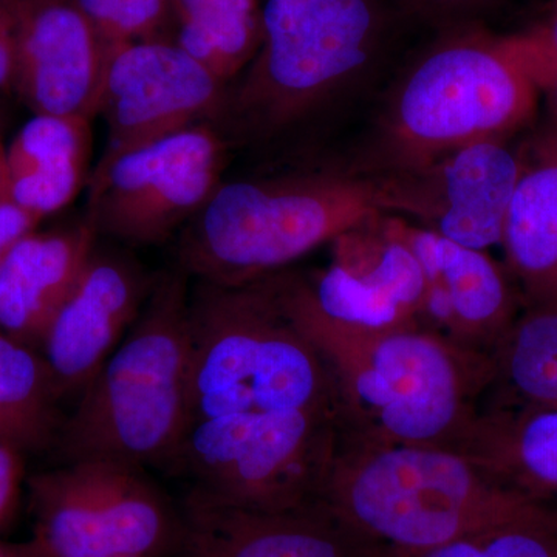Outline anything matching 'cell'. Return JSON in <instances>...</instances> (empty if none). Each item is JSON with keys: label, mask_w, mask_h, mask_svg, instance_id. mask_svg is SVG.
<instances>
[{"label": "cell", "mask_w": 557, "mask_h": 557, "mask_svg": "<svg viewBox=\"0 0 557 557\" xmlns=\"http://www.w3.org/2000/svg\"><path fill=\"white\" fill-rule=\"evenodd\" d=\"M278 299L327 362L351 437L460 450L474 431L468 399L483 375L474 350L418 325L366 329L322 313L310 284L273 274Z\"/></svg>", "instance_id": "obj_1"}, {"label": "cell", "mask_w": 557, "mask_h": 557, "mask_svg": "<svg viewBox=\"0 0 557 557\" xmlns=\"http://www.w3.org/2000/svg\"><path fill=\"white\" fill-rule=\"evenodd\" d=\"M321 502L387 557L417 555L552 511L463 450L354 437L341 450Z\"/></svg>", "instance_id": "obj_2"}, {"label": "cell", "mask_w": 557, "mask_h": 557, "mask_svg": "<svg viewBox=\"0 0 557 557\" xmlns=\"http://www.w3.org/2000/svg\"><path fill=\"white\" fill-rule=\"evenodd\" d=\"M386 212H394L388 178L368 172L310 170L222 182L183 231L180 263L197 281L247 285Z\"/></svg>", "instance_id": "obj_3"}, {"label": "cell", "mask_w": 557, "mask_h": 557, "mask_svg": "<svg viewBox=\"0 0 557 557\" xmlns=\"http://www.w3.org/2000/svg\"><path fill=\"white\" fill-rule=\"evenodd\" d=\"M188 332V429L231 413H344L327 362L288 317L273 276L237 287L197 281Z\"/></svg>", "instance_id": "obj_4"}, {"label": "cell", "mask_w": 557, "mask_h": 557, "mask_svg": "<svg viewBox=\"0 0 557 557\" xmlns=\"http://www.w3.org/2000/svg\"><path fill=\"white\" fill-rule=\"evenodd\" d=\"M392 7L391 0H267L258 54L226 87L211 123L226 141H267L298 126L372 67Z\"/></svg>", "instance_id": "obj_5"}, {"label": "cell", "mask_w": 557, "mask_h": 557, "mask_svg": "<svg viewBox=\"0 0 557 557\" xmlns=\"http://www.w3.org/2000/svg\"><path fill=\"white\" fill-rule=\"evenodd\" d=\"M189 289L185 271L153 285L148 306L64 421L65 463H170L188 432Z\"/></svg>", "instance_id": "obj_6"}, {"label": "cell", "mask_w": 557, "mask_h": 557, "mask_svg": "<svg viewBox=\"0 0 557 557\" xmlns=\"http://www.w3.org/2000/svg\"><path fill=\"white\" fill-rule=\"evenodd\" d=\"M539 94L512 36L465 30L440 40L388 101L380 175L428 170L465 146L505 139L534 115Z\"/></svg>", "instance_id": "obj_7"}, {"label": "cell", "mask_w": 557, "mask_h": 557, "mask_svg": "<svg viewBox=\"0 0 557 557\" xmlns=\"http://www.w3.org/2000/svg\"><path fill=\"white\" fill-rule=\"evenodd\" d=\"M350 435L341 412L231 413L193 424L170 465L223 504L287 511L321 502Z\"/></svg>", "instance_id": "obj_8"}, {"label": "cell", "mask_w": 557, "mask_h": 557, "mask_svg": "<svg viewBox=\"0 0 557 557\" xmlns=\"http://www.w3.org/2000/svg\"><path fill=\"white\" fill-rule=\"evenodd\" d=\"M33 544L44 557H171L182 516L141 467L89 458L28 480Z\"/></svg>", "instance_id": "obj_9"}, {"label": "cell", "mask_w": 557, "mask_h": 557, "mask_svg": "<svg viewBox=\"0 0 557 557\" xmlns=\"http://www.w3.org/2000/svg\"><path fill=\"white\" fill-rule=\"evenodd\" d=\"M228 141L200 123L91 172L87 222L97 234L156 244L188 223L222 183Z\"/></svg>", "instance_id": "obj_10"}, {"label": "cell", "mask_w": 557, "mask_h": 557, "mask_svg": "<svg viewBox=\"0 0 557 557\" xmlns=\"http://www.w3.org/2000/svg\"><path fill=\"white\" fill-rule=\"evenodd\" d=\"M226 84L172 40L150 39L109 50L97 115L106 145L91 172L218 115Z\"/></svg>", "instance_id": "obj_11"}, {"label": "cell", "mask_w": 557, "mask_h": 557, "mask_svg": "<svg viewBox=\"0 0 557 557\" xmlns=\"http://www.w3.org/2000/svg\"><path fill=\"white\" fill-rule=\"evenodd\" d=\"M522 159L505 139L474 143L428 170L387 175L394 212L431 223L432 231L461 247L485 251L502 244Z\"/></svg>", "instance_id": "obj_12"}, {"label": "cell", "mask_w": 557, "mask_h": 557, "mask_svg": "<svg viewBox=\"0 0 557 557\" xmlns=\"http://www.w3.org/2000/svg\"><path fill=\"white\" fill-rule=\"evenodd\" d=\"M108 57L76 0H24L17 9L13 86L35 115L97 116Z\"/></svg>", "instance_id": "obj_13"}, {"label": "cell", "mask_w": 557, "mask_h": 557, "mask_svg": "<svg viewBox=\"0 0 557 557\" xmlns=\"http://www.w3.org/2000/svg\"><path fill=\"white\" fill-rule=\"evenodd\" d=\"M171 557H384L322 502L287 511L233 507L190 487Z\"/></svg>", "instance_id": "obj_14"}, {"label": "cell", "mask_w": 557, "mask_h": 557, "mask_svg": "<svg viewBox=\"0 0 557 557\" xmlns=\"http://www.w3.org/2000/svg\"><path fill=\"white\" fill-rule=\"evenodd\" d=\"M148 287L132 263L95 249L42 344L62 397L89 387L137 319Z\"/></svg>", "instance_id": "obj_15"}, {"label": "cell", "mask_w": 557, "mask_h": 557, "mask_svg": "<svg viewBox=\"0 0 557 557\" xmlns=\"http://www.w3.org/2000/svg\"><path fill=\"white\" fill-rule=\"evenodd\" d=\"M426 278L423 313L449 332L457 346L507 333L512 311L507 277L485 251L461 247L432 230L394 223Z\"/></svg>", "instance_id": "obj_16"}, {"label": "cell", "mask_w": 557, "mask_h": 557, "mask_svg": "<svg viewBox=\"0 0 557 557\" xmlns=\"http://www.w3.org/2000/svg\"><path fill=\"white\" fill-rule=\"evenodd\" d=\"M355 260L338 247L336 260L310 284L314 302L335 321L366 329L417 325L423 313L426 278L423 269L395 230L376 242L372 256Z\"/></svg>", "instance_id": "obj_17"}, {"label": "cell", "mask_w": 557, "mask_h": 557, "mask_svg": "<svg viewBox=\"0 0 557 557\" xmlns=\"http://www.w3.org/2000/svg\"><path fill=\"white\" fill-rule=\"evenodd\" d=\"M90 223L51 234H28L0 263V332L42 347L51 322L72 295L95 251Z\"/></svg>", "instance_id": "obj_18"}, {"label": "cell", "mask_w": 557, "mask_h": 557, "mask_svg": "<svg viewBox=\"0 0 557 557\" xmlns=\"http://www.w3.org/2000/svg\"><path fill=\"white\" fill-rule=\"evenodd\" d=\"M90 145V120L33 116L7 149L10 199L38 220L60 211L89 182Z\"/></svg>", "instance_id": "obj_19"}, {"label": "cell", "mask_w": 557, "mask_h": 557, "mask_svg": "<svg viewBox=\"0 0 557 557\" xmlns=\"http://www.w3.org/2000/svg\"><path fill=\"white\" fill-rule=\"evenodd\" d=\"M502 245L531 306H557V134L522 160Z\"/></svg>", "instance_id": "obj_20"}, {"label": "cell", "mask_w": 557, "mask_h": 557, "mask_svg": "<svg viewBox=\"0 0 557 557\" xmlns=\"http://www.w3.org/2000/svg\"><path fill=\"white\" fill-rule=\"evenodd\" d=\"M463 453L539 502L557 497V408L528 406L502 421H478Z\"/></svg>", "instance_id": "obj_21"}, {"label": "cell", "mask_w": 557, "mask_h": 557, "mask_svg": "<svg viewBox=\"0 0 557 557\" xmlns=\"http://www.w3.org/2000/svg\"><path fill=\"white\" fill-rule=\"evenodd\" d=\"M61 398L46 358L0 332V443L24 456L57 446Z\"/></svg>", "instance_id": "obj_22"}, {"label": "cell", "mask_w": 557, "mask_h": 557, "mask_svg": "<svg viewBox=\"0 0 557 557\" xmlns=\"http://www.w3.org/2000/svg\"><path fill=\"white\" fill-rule=\"evenodd\" d=\"M177 44L226 87L255 60L262 44L258 0H172Z\"/></svg>", "instance_id": "obj_23"}, {"label": "cell", "mask_w": 557, "mask_h": 557, "mask_svg": "<svg viewBox=\"0 0 557 557\" xmlns=\"http://www.w3.org/2000/svg\"><path fill=\"white\" fill-rule=\"evenodd\" d=\"M500 369L528 406L557 408V306H531L507 330Z\"/></svg>", "instance_id": "obj_24"}, {"label": "cell", "mask_w": 557, "mask_h": 557, "mask_svg": "<svg viewBox=\"0 0 557 557\" xmlns=\"http://www.w3.org/2000/svg\"><path fill=\"white\" fill-rule=\"evenodd\" d=\"M108 49L161 39L172 17V0H76Z\"/></svg>", "instance_id": "obj_25"}, {"label": "cell", "mask_w": 557, "mask_h": 557, "mask_svg": "<svg viewBox=\"0 0 557 557\" xmlns=\"http://www.w3.org/2000/svg\"><path fill=\"white\" fill-rule=\"evenodd\" d=\"M474 557H557V515L548 511L475 534Z\"/></svg>", "instance_id": "obj_26"}, {"label": "cell", "mask_w": 557, "mask_h": 557, "mask_svg": "<svg viewBox=\"0 0 557 557\" xmlns=\"http://www.w3.org/2000/svg\"><path fill=\"white\" fill-rule=\"evenodd\" d=\"M516 50L539 91H545L557 109V54L541 28L512 35Z\"/></svg>", "instance_id": "obj_27"}, {"label": "cell", "mask_w": 557, "mask_h": 557, "mask_svg": "<svg viewBox=\"0 0 557 557\" xmlns=\"http://www.w3.org/2000/svg\"><path fill=\"white\" fill-rule=\"evenodd\" d=\"M395 9L434 24H458L494 0H391Z\"/></svg>", "instance_id": "obj_28"}, {"label": "cell", "mask_w": 557, "mask_h": 557, "mask_svg": "<svg viewBox=\"0 0 557 557\" xmlns=\"http://www.w3.org/2000/svg\"><path fill=\"white\" fill-rule=\"evenodd\" d=\"M24 454L0 443V531L13 522L24 482Z\"/></svg>", "instance_id": "obj_29"}, {"label": "cell", "mask_w": 557, "mask_h": 557, "mask_svg": "<svg viewBox=\"0 0 557 557\" xmlns=\"http://www.w3.org/2000/svg\"><path fill=\"white\" fill-rule=\"evenodd\" d=\"M39 220L13 200L0 201V263L11 248L32 233Z\"/></svg>", "instance_id": "obj_30"}, {"label": "cell", "mask_w": 557, "mask_h": 557, "mask_svg": "<svg viewBox=\"0 0 557 557\" xmlns=\"http://www.w3.org/2000/svg\"><path fill=\"white\" fill-rule=\"evenodd\" d=\"M17 11L0 0V90L14 83Z\"/></svg>", "instance_id": "obj_31"}, {"label": "cell", "mask_w": 557, "mask_h": 557, "mask_svg": "<svg viewBox=\"0 0 557 557\" xmlns=\"http://www.w3.org/2000/svg\"><path fill=\"white\" fill-rule=\"evenodd\" d=\"M0 557H44V555L32 541L16 544V542L0 539Z\"/></svg>", "instance_id": "obj_32"}, {"label": "cell", "mask_w": 557, "mask_h": 557, "mask_svg": "<svg viewBox=\"0 0 557 557\" xmlns=\"http://www.w3.org/2000/svg\"><path fill=\"white\" fill-rule=\"evenodd\" d=\"M10 186L11 178L7 149H3L2 143H0V201L11 200Z\"/></svg>", "instance_id": "obj_33"}, {"label": "cell", "mask_w": 557, "mask_h": 557, "mask_svg": "<svg viewBox=\"0 0 557 557\" xmlns=\"http://www.w3.org/2000/svg\"><path fill=\"white\" fill-rule=\"evenodd\" d=\"M541 32L544 33L545 39L548 40L549 47L557 54V0L555 9H553L552 17H549L548 25L541 27Z\"/></svg>", "instance_id": "obj_34"}, {"label": "cell", "mask_w": 557, "mask_h": 557, "mask_svg": "<svg viewBox=\"0 0 557 557\" xmlns=\"http://www.w3.org/2000/svg\"><path fill=\"white\" fill-rule=\"evenodd\" d=\"M3 3H7V5L11 7V9L16 10L20 9V5L24 0H2Z\"/></svg>", "instance_id": "obj_35"}]
</instances>
